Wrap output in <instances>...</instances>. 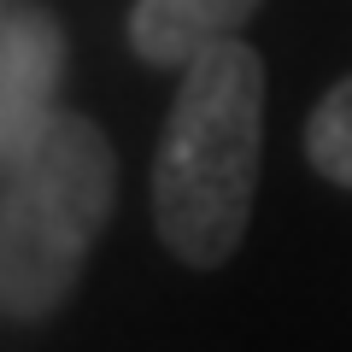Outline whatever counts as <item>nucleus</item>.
Wrapping results in <instances>:
<instances>
[{
    "label": "nucleus",
    "instance_id": "1",
    "mask_svg": "<svg viewBox=\"0 0 352 352\" xmlns=\"http://www.w3.org/2000/svg\"><path fill=\"white\" fill-rule=\"evenodd\" d=\"M264 170V59L247 41H217L182 71L159 153L153 223L188 270H223L247 241Z\"/></svg>",
    "mask_w": 352,
    "mask_h": 352
},
{
    "label": "nucleus",
    "instance_id": "2",
    "mask_svg": "<svg viewBox=\"0 0 352 352\" xmlns=\"http://www.w3.org/2000/svg\"><path fill=\"white\" fill-rule=\"evenodd\" d=\"M118 206V159L94 118L59 112L0 176V317L47 323L71 300Z\"/></svg>",
    "mask_w": 352,
    "mask_h": 352
},
{
    "label": "nucleus",
    "instance_id": "3",
    "mask_svg": "<svg viewBox=\"0 0 352 352\" xmlns=\"http://www.w3.org/2000/svg\"><path fill=\"white\" fill-rule=\"evenodd\" d=\"M59 82H65L59 18L41 12V6L0 18V176L59 118Z\"/></svg>",
    "mask_w": 352,
    "mask_h": 352
},
{
    "label": "nucleus",
    "instance_id": "4",
    "mask_svg": "<svg viewBox=\"0 0 352 352\" xmlns=\"http://www.w3.org/2000/svg\"><path fill=\"white\" fill-rule=\"evenodd\" d=\"M264 0H135L129 6V47L153 71H188L217 41H235Z\"/></svg>",
    "mask_w": 352,
    "mask_h": 352
},
{
    "label": "nucleus",
    "instance_id": "5",
    "mask_svg": "<svg viewBox=\"0 0 352 352\" xmlns=\"http://www.w3.org/2000/svg\"><path fill=\"white\" fill-rule=\"evenodd\" d=\"M305 159L323 182L352 188V76H340L305 118Z\"/></svg>",
    "mask_w": 352,
    "mask_h": 352
}]
</instances>
